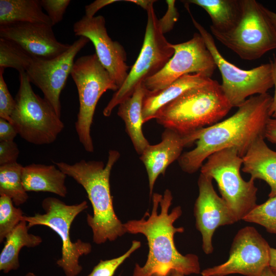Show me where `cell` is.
I'll list each match as a JSON object with an SVG mask.
<instances>
[{
	"label": "cell",
	"mask_w": 276,
	"mask_h": 276,
	"mask_svg": "<svg viewBox=\"0 0 276 276\" xmlns=\"http://www.w3.org/2000/svg\"><path fill=\"white\" fill-rule=\"evenodd\" d=\"M19 150L14 141H0V166L17 162Z\"/></svg>",
	"instance_id": "33"
},
{
	"label": "cell",
	"mask_w": 276,
	"mask_h": 276,
	"mask_svg": "<svg viewBox=\"0 0 276 276\" xmlns=\"http://www.w3.org/2000/svg\"><path fill=\"white\" fill-rule=\"evenodd\" d=\"M66 175L57 166L32 164L23 167L22 184L27 192H45L65 197Z\"/></svg>",
	"instance_id": "21"
},
{
	"label": "cell",
	"mask_w": 276,
	"mask_h": 276,
	"mask_svg": "<svg viewBox=\"0 0 276 276\" xmlns=\"http://www.w3.org/2000/svg\"><path fill=\"white\" fill-rule=\"evenodd\" d=\"M120 157L119 151L110 150L105 165L102 161L84 159L72 165L54 162L85 190L93 210V215L87 214L86 221L93 232V242L97 244L115 241L126 233L114 210L109 182L111 171Z\"/></svg>",
	"instance_id": "3"
},
{
	"label": "cell",
	"mask_w": 276,
	"mask_h": 276,
	"mask_svg": "<svg viewBox=\"0 0 276 276\" xmlns=\"http://www.w3.org/2000/svg\"><path fill=\"white\" fill-rule=\"evenodd\" d=\"M268 243L252 226L240 229L233 239L228 260L224 263L201 272L202 276H225L238 273L246 276H261L269 266Z\"/></svg>",
	"instance_id": "13"
},
{
	"label": "cell",
	"mask_w": 276,
	"mask_h": 276,
	"mask_svg": "<svg viewBox=\"0 0 276 276\" xmlns=\"http://www.w3.org/2000/svg\"><path fill=\"white\" fill-rule=\"evenodd\" d=\"M269 267L276 274V248L270 247Z\"/></svg>",
	"instance_id": "39"
},
{
	"label": "cell",
	"mask_w": 276,
	"mask_h": 276,
	"mask_svg": "<svg viewBox=\"0 0 276 276\" xmlns=\"http://www.w3.org/2000/svg\"><path fill=\"white\" fill-rule=\"evenodd\" d=\"M161 137L158 144L148 145L140 157L148 175L150 199L159 175H164L168 167L181 156L183 149L196 142L194 133L183 135L169 128H165Z\"/></svg>",
	"instance_id": "18"
},
{
	"label": "cell",
	"mask_w": 276,
	"mask_h": 276,
	"mask_svg": "<svg viewBox=\"0 0 276 276\" xmlns=\"http://www.w3.org/2000/svg\"><path fill=\"white\" fill-rule=\"evenodd\" d=\"M147 89L143 83L135 89L133 94L122 102L118 107L117 114L124 121L126 131L129 136L133 147L141 155L145 148L149 145L145 137L142 126L143 102Z\"/></svg>",
	"instance_id": "22"
},
{
	"label": "cell",
	"mask_w": 276,
	"mask_h": 276,
	"mask_svg": "<svg viewBox=\"0 0 276 276\" xmlns=\"http://www.w3.org/2000/svg\"><path fill=\"white\" fill-rule=\"evenodd\" d=\"M265 11L268 16L269 18L272 22L274 27L276 29V12H274L271 10H269L265 7Z\"/></svg>",
	"instance_id": "41"
},
{
	"label": "cell",
	"mask_w": 276,
	"mask_h": 276,
	"mask_svg": "<svg viewBox=\"0 0 276 276\" xmlns=\"http://www.w3.org/2000/svg\"><path fill=\"white\" fill-rule=\"evenodd\" d=\"M33 58L14 42L0 38V68L26 72Z\"/></svg>",
	"instance_id": "27"
},
{
	"label": "cell",
	"mask_w": 276,
	"mask_h": 276,
	"mask_svg": "<svg viewBox=\"0 0 276 276\" xmlns=\"http://www.w3.org/2000/svg\"><path fill=\"white\" fill-rule=\"evenodd\" d=\"M17 22L52 26L49 16L42 11L40 0H0V26Z\"/></svg>",
	"instance_id": "25"
},
{
	"label": "cell",
	"mask_w": 276,
	"mask_h": 276,
	"mask_svg": "<svg viewBox=\"0 0 276 276\" xmlns=\"http://www.w3.org/2000/svg\"><path fill=\"white\" fill-rule=\"evenodd\" d=\"M264 138L276 146V117H270L266 124Z\"/></svg>",
	"instance_id": "37"
},
{
	"label": "cell",
	"mask_w": 276,
	"mask_h": 276,
	"mask_svg": "<svg viewBox=\"0 0 276 276\" xmlns=\"http://www.w3.org/2000/svg\"><path fill=\"white\" fill-rule=\"evenodd\" d=\"M212 180L200 173L198 180L199 194L194 208L196 227L202 235V249L206 254L213 251L212 238L215 230L238 221L224 200L216 193Z\"/></svg>",
	"instance_id": "16"
},
{
	"label": "cell",
	"mask_w": 276,
	"mask_h": 276,
	"mask_svg": "<svg viewBox=\"0 0 276 276\" xmlns=\"http://www.w3.org/2000/svg\"><path fill=\"white\" fill-rule=\"evenodd\" d=\"M151 276H165V275H162V274H158V273H154L153 275H152Z\"/></svg>",
	"instance_id": "45"
},
{
	"label": "cell",
	"mask_w": 276,
	"mask_h": 276,
	"mask_svg": "<svg viewBox=\"0 0 276 276\" xmlns=\"http://www.w3.org/2000/svg\"><path fill=\"white\" fill-rule=\"evenodd\" d=\"M29 229L26 221L22 220L6 237L0 254V270L4 273L19 268V255L22 247H35L42 243L41 237L30 234Z\"/></svg>",
	"instance_id": "23"
},
{
	"label": "cell",
	"mask_w": 276,
	"mask_h": 276,
	"mask_svg": "<svg viewBox=\"0 0 276 276\" xmlns=\"http://www.w3.org/2000/svg\"><path fill=\"white\" fill-rule=\"evenodd\" d=\"M203 8L210 16L214 29L225 32L234 29L239 22L242 12L241 0H188Z\"/></svg>",
	"instance_id": "24"
},
{
	"label": "cell",
	"mask_w": 276,
	"mask_h": 276,
	"mask_svg": "<svg viewBox=\"0 0 276 276\" xmlns=\"http://www.w3.org/2000/svg\"><path fill=\"white\" fill-rule=\"evenodd\" d=\"M89 41L83 36L57 57L50 59L33 58L26 73L30 83L39 88L44 99L60 117V94L71 75L77 54Z\"/></svg>",
	"instance_id": "14"
},
{
	"label": "cell",
	"mask_w": 276,
	"mask_h": 276,
	"mask_svg": "<svg viewBox=\"0 0 276 276\" xmlns=\"http://www.w3.org/2000/svg\"><path fill=\"white\" fill-rule=\"evenodd\" d=\"M188 11L194 27L203 38L220 71L222 79V89L233 107H238L248 97L267 93L273 87L272 67L270 61L249 70L241 69L229 62L219 52L212 35Z\"/></svg>",
	"instance_id": "11"
},
{
	"label": "cell",
	"mask_w": 276,
	"mask_h": 276,
	"mask_svg": "<svg viewBox=\"0 0 276 276\" xmlns=\"http://www.w3.org/2000/svg\"><path fill=\"white\" fill-rule=\"evenodd\" d=\"M272 67L273 79L274 87V94L272 97V101L269 109V114L270 117H276V56H273V59H270Z\"/></svg>",
	"instance_id": "38"
},
{
	"label": "cell",
	"mask_w": 276,
	"mask_h": 276,
	"mask_svg": "<svg viewBox=\"0 0 276 276\" xmlns=\"http://www.w3.org/2000/svg\"><path fill=\"white\" fill-rule=\"evenodd\" d=\"M19 76L11 123L29 143L41 145L54 142L64 129L63 123L49 102L34 92L26 72Z\"/></svg>",
	"instance_id": "6"
},
{
	"label": "cell",
	"mask_w": 276,
	"mask_h": 276,
	"mask_svg": "<svg viewBox=\"0 0 276 276\" xmlns=\"http://www.w3.org/2000/svg\"><path fill=\"white\" fill-rule=\"evenodd\" d=\"M242 220L261 225L268 232L276 235V196L257 204Z\"/></svg>",
	"instance_id": "28"
},
{
	"label": "cell",
	"mask_w": 276,
	"mask_h": 276,
	"mask_svg": "<svg viewBox=\"0 0 276 276\" xmlns=\"http://www.w3.org/2000/svg\"><path fill=\"white\" fill-rule=\"evenodd\" d=\"M243 158L237 150L226 148L208 157L200 173L216 181L222 198L237 220H242L257 205L255 180H244L240 174Z\"/></svg>",
	"instance_id": "10"
},
{
	"label": "cell",
	"mask_w": 276,
	"mask_h": 276,
	"mask_svg": "<svg viewBox=\"0 0 276 276\" xmlns=\"http://www.w3.org/2000/svg\"><path fill=\"white\" fill-rule=\"evenodd\" d=\"M213 81L211 78L201 74H190L180 77L161 90L154 92L147 90L143 102L144 123L155 119L156 113L161 108L186 91Z\"/></svg>",
	"instance_id": "19"
},
{
	"label": "cell",
	"mask_w": 276,
	"mask_h": 276,
	"mask_svg": "<svg viewBox=\"0 0 276 276\" xmlns=\"http://www.w3.org/2000/svg\"><path fill=\"white\" fill-rule=\"evenodd\" d=\"M153 1L146 10L147 22L142 47L122 85L113 94L103 114L109 117L113 109L130 97L136 87L161 71L173 56L172 43L164 36L153 7Z\"/></svg>",
	"instance_id": "7"
},
{
	"label": "cell",
	"mask_w": 276,
	"mask_h": 276,
	"mask_svg": "<svg viewBox=\"0 0 276 276\" xmlns=\"http://www.w3.org/2000/svg\"><path fill=\"white\" fill-rule=\"evenodd\" d=\"M25 276H37L35 273L32 272L27 273Z\"/></svg>",
	"instance_id": "44"
},
{
	"label": "cell",
	"mask_w": 276,
	"mask_h": 276,
	"mask_svg": "<svg viewBox=\"0 0 276 276\" xmlns=\"http://www.w3.org/2000/svg\"><path fill=\"white\" fill-rule=\"evenodd\" d=\"M261 276H276V274L274 273L269 267L268 266L262 272Z\"/></svg>",
	"instance_id": "42"
},
{
	"label": "cell",
	"mask_w": 276,
	"mask_h": 276,
	"mask_svg": "<svg viewBox=\"0 0 276 276\" xmlns=\"http://www.w3.org/2000/svg\"><path fill=\"white\" fill-rule=\"evenodd\" d=\"M172 47L174 54L164 67L143 82L148 91L161 90L187 74H201L211 78L217 68L213 56L199 33H195L186 42L172 44Z\"/></svg>",
	"instance_id": "12"
},
{
	"label": "cell",
	"mask_w": 276,
	"mask_h": 276,
	"mask_svg": "<svg viewBox=\"0 0 276 276\" xmlns=\"http://www.w3.org/2000/svg\"><path fill=\"white\" fill-rule=\"evenodd\" d=\"M71 75L77 87L79 101L75 129L85 150L91 153L94 147L90 129L98 102L107 90L116 91L119 88L96 53L77 58Z\"/></svg>",
	"instance_id": "8"
},
{
	"label": "cell",
	"mask_w": 276,
	"mask_h": 276,
	"mask_svg": "<svg viewBox=\"0 0 276 276\" xmlns=\"http://www.w3.org/2000/svg\"><path fill=\"white\" fill-rule=\"evenodd\" d=\"M170 273H171V276H184L185 275L183 273L176 270H172Z\"/></svg>",
	"instance_id": "43"
},
{
	"label": "cell",
	"mask_w": 276,
	"mask_h": 276,
	"mask_svg": "<svg viewBox=\"0 0 276 276\" xmlns=\"http://www.w3.org/2000/svg\"><path fill=\"white\" fill-rule=\"evenodd\" d=\"M76 36L88 38L94 44L99 60L119 88L128 75L127 54L124 47L109 36L105 18L83 16L73 26Z\"/></svg>",
	"instance_id": "15"
},
{
	"label": "cell",
	"mask_w": 276,
	"mask_h": 276,
	"mask_svg": "<svg viewBox=\"0 0 276 276\" xmlns=\"http://www.w3.org/2000/svg\"><path fill=\"white\" fill-rule=\"evenodd\" d=\"M52 27L38 22L0 26V38L14 42L33 58L52 59L65 52L71 45L58 41Z\"/></svg>",
	"instance_id": "17"
},
{
	"label": "cell",
	"mask_w": 276,
	"mask_h": 276,
	"mask_svg": "<svg viewBox=\"0 0 276 276\" xmlns=\"http://www.w3.org/2000/svg\"><path fill=\"white\" fill-rule=\"evenodd\" d=\"M272 97L268 93L252 96L225 120L195 131L196 146L178 159L181 170L192 174L212 154L233 148L243 157L258 139L264 137Z\"/></svg>",
	"instance_id": "2"
},
{
	"label": "cell",
	"mask_w": 276,
	"mask_h": 276,
	"mask_svg": "<svg viewBox=\"0 0 276 276\" xmlns=\"http://www.w3.org/2000/svg\"><path fill=\"white\" fill-rule=\"evenodd\" d=\"M152 209L140 220H129L124 226L126 233L141 234L146 237L149 247L147 261L143 266L136 264L133 276H151L158 273L167 276L172 270L184 275L199 274L200 267L198 257L192 254L181 255L174 243V235L184 232L182 227H175L174 222L181 215L179 206L169 213L173 196L166 189L162 195L153 193Z\"/></svg>",
	"instance_id": "1"
},
{
	"label": "cell",
	"mask_w": 276,
	"mask_h": 276,
	"mask_svg": "<svg viewBox=\"0 0 276 276\" xmlns=\"http://www.w3.org/2000/svg\"><path fill=\"white\" fill-rule=\"evenodd\" d=\"M141 246L140 241H132L131 247L123 255L109 260H100L87 276H113L117 268Z\"/></svg>",
	"instance_id": "30"
},
{
	"label": "cell",
	"mask_w": 276,
	"mask_h": 276,
	"mask_svg": "<svg viewBox=\"0 0 276 276\" xmlns=\"http://www.w3.org/2000/svg\"><path fill=\"white\" fill-rule=\"evenodd\" d=\"M264 139L256 140L243 156L242 170L254 180L265 181L270 188V198L276 196V150L269 148Z\"/></svg>",
	"instance_id": "20"
},
{
	"label": "cell",
	"mask_w": 276,
	"mask_h": 276,
	"mask_svg": "<svg viewBox=\"0 0 276 276\" xmlns=\"http://www.w3.org/2000/svg\"><path fill=\"white\" fill-rule=\"evenodd\" d=\"M118 0H96L85 7V15L88 17L95 16V14L103 7L113 3L119 2Z\"/></svg>",
	"instance_id": "36"
},
{
	"label": "cell",
	"mask_w": 276,
	"mask_h": 276,
	"mask_svg": "<svg viewBox=\"0 0 276 276\" xmlns=\"http://www.w3.org/2000/svg\"><path fill=\"white\" fill-rule=\"evenodd\" d=\"M22 211L14 205L12 200L5 195L0 196V242L22 221Z\"/></svg>",
	"instance_id": "29"
},
{
	"label": "cell",
	"mask_w": 276,
	"mask_h": 276,
	"mask_svg": "<svg viewBox=\"0 0 276 276\" xmlns=\"http://www.w3.org/2000/svg\"><path fill=\"white\" fill-rule=\"evenodd\" d=\"M23 167L17 162L0 166V196L10 197L16 206L25 203L29 198L22 184Z\"/></svg>",
	"instance_id": "26"
},
{
	"label": "cell",
	"mask_w": 276,
	"mask_h": 276,
	"mask_svg": "<svg viewBox=\"0 0 276 276\" xmlns=\"http://www.w3.org/2000/svg\"><path fill=\"white\" fill-rule=\"evenodd\" d=\"M168 10L163 18L159 19L161 28L164 33L171 30L177 20L179 13L175 6V1H166Z\"/></svg>",
	"instance_id": "34"
},
{
	"label": "cell",
	"mask_w": 276,
	"mask_h": 276,
	"mask_svg": "<svg viewBox=\"0 0 276 276\" xmlns=\"http://www.w3.org/2000/svg\"><path fill=\"white\" fill-rule=\"evenodd\" d=\"M17 134L15 127L12 123L0 118V141H14Z\"/></svg>",
	"instance_id": "35"
},
{
	"label": "cell",
	"mask_w": 276,
	"mask_h": 276,
	"mask_svg": "<svg viewBox=\"0 0 276 276\" xmlns=\"http://www.w3.org/2000/svg\"><path fill=\"white\" fill-rule=\"evenodd\" d=\"M41 206L43 214L22 217L30 228L36 225L47 226L58 234L62 242L61 257L56 264L65 276H78L82 270L80 258L89 254L92 250L90 243L78 239L73 242L70 230L74 219L88 208L86 201L75 204H66L58 198L48 197L43 199Z\"/></svg>",
	"instance_id": "9"
},
{
	"label": "cell",
	"mask_w": 276,
	"mask_h": 276,
	"mask_svg": "<svg viewBox=\"0 0 276 276\" xmlns=\"http://www.w3.org/2000/svg\"><path fill=\"white\" fill-rule=\"evenodd\" d=\"M242 12L237 26L222 32L210 27L213 35L241 59H258L276 49V29L265 11L255 0H241Z\"/></svg>",
	"instance_id": "5"
},
{
	"label": "cell",
	"mask_w": 276,
	"mask_h": 276,
	"mask_svg": "<svg viewBox=\"0 0 276 276\" xmlns=\"http://www.w3.org/2000/svg\"><path fill=\"white\" fill-rule=\"evenodd\" d=\"M42 8L47 12L52 26L60 22L68 7L70 0H40Z\"/></svg>",
	"instance_id": "32"
},
{
	"label": "cell",
	"mask_w": 276,
	"mask_h": 276,
	"mask_svg": "<svg viewBox=\"0 0 276 276\" xmlns=\"http://www.w3.org/2000/svg\"><path fill=\"white\" fill-rule=\"evenodd\" d=\"M4 68H0V118L11 123V115L15 106V100L10 94L4 80Z\"/></svg>",
	"instance_id": "31"
},
{
	"label": "cell",
	"mask_w": 276,
	"mask_h": 276,
	"mask_svg": "<svg viewBox=\"0 0 276 276\" xmlns=\"http://www.w3.org/2000/svg\"><path fill=\"white\" fill-rule=\"evenodd\" d=\"M126 1L133 3L142 7L146 10L147 9L150 4L153 2V1L151 0H128Z\"/></svg>",
	"instance_id": "40"
},
{
	"label": "cell",
	"mask_w": 276,
	"mask_h": 276,
	"mask_svg": "<svg viewBox=\"0 0 276 276\" xmlns=\"http://www.w3.org/2000/svg\"><path fill=\"white\" fill-rule=\"evenodd\" d=\"M217 81L189 89L161 108L157 123L186 135L220 121L232 108Z\"/></svg>",
	"instance_id": "4"
}]
</instances>
